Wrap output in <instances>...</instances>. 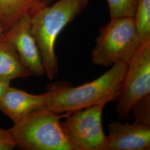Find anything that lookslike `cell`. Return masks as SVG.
I'll list each match as a JSON object with an SVG mask.
<instances>
[{
  "mask_svg": "<svg viewBox=\"0 0 150 150\" xmlns=\"http://www.w3.org/2000/svg\"><path fill=\"white\" fill-rule=\"evenodd\" d=\"M90 0H58L31 17V29L38 44L45 74L52 80L59 72L55 45L60 33L86 9Z\"/></svg>",
  "mask_w": 150,
  "mask_h": 150,
  "instance_id": "7a4b0ae2",
  "label": "cell"
},
{
  "mask_svg": "<svg viewBox=\"0 0 150 150\" xmlns=\"http://www.w3.org/2000/svg\"><path fill=\"white\" fill-rule=\"evenodd\" d=\"M131 113L134 118V122L150 126V94L135 102Z\"/></svg>",
  "mask_w": 150,
  "mask_h": 150,
  "instance_id": "5bb4252c",
  "label": "cell"
},
{
  "mask_svg": "<svg viewBox=\"0 0 150 150\" xmlns=\"http://www.w3.org/2000/svg\"><path fill=\"white\" fill-rule=\"evenodd\" d=\"M54 0H0V26L5 32L25 15L31 16Z\"/></svg>",
  "mask_w": 150,
  "mask_h": 150,
  "instance_id": "30bf717a",
  "label": "cell"
},
{
  "mask_svg": "<svg viewBox=\"0 0 150 150\" xmlns=\"http://www.w3.org/2000/svg\"><path fill=\"white\" fill-rule=\"evenodd\" d=\"M111 18L134 17L138 0H106Z\"/></svg>",
  "mask_w": 150,
  "mask_h": 150,
  "instance_id": "4fadbf2b",
  "label": "cell"
},
{
  "mask_svg": "<svg viewBox=\"0 0 150 150\" xmlns=\"http://www.w3.org/2000/svg\"><path fill=\"white\" fill-rule=\"evenodd\" d=\"M32 76L22 63L15 49L4 40L0 41V80H12Z\"/></svg>",
  "mask_w": 150,
  "mask_h": 150,
  "instance_id": "8fae6325",
  "label": "cell"
},
{
  "mask_svg": "<svg viewBox=\"0 0 150 150\" xmlns=\"http://www.w3.org/2000/svg\"><path fill=\"white\" fill-rule=\"evenodd\" d=\"M46 100V93L33 95L10 86L0 100V110L17 123L33 111L45 108Z\"/></svg>",
  "mask_w": 150,
  "mask_h": 150,
  "instance_id": "9c48e42d",
  "label": "cell"
},
{
  "mask_svg": "<svg viewBox=\"0 0 150 150\" xmlns=\"http://www.w3.org/2000/svg\"><path fill=\"white\" fill-rule=\"evenodd\" d=\"M134 20L142 41L150 39V0H138Z\"/></svg>",
  "mask_w": 150,
  "mask_h": 150,
  "instance_id": "7c38bea8",
  "label": "cell"
},
{
  "mask_svg": "<svg viewBox=\"0 0 150 150\" xmlns=\"http://www.w3.org/2000/svg\"><path fill=\"white\" fill-rule=\"evenodd\" d=\"M2 33H3V30H2V28H1V27L0 26V41L2 40Z\"/></svg>",
  "mask_w": 150,
  "mask_h": 150,
  "instance_id": "e0dca14e",
  "label": "cell"
},
{
  "mask_svg": "<svg viewBox=\"0 0 150 150\" xmlns=\"http://www.w3.org/2000/svg\"><path fill=\"white\" fill-rule=\"evenodd\" d=\"M150 94V39L142 41L131 59L121 83L115 110L118 119L127 120L132 107Z\"/></svg>",
  "mask_w": 150,
  "mask_h": 150,
  "instance_id": "8992f818",
  "label": "cell"
},
{
  "mask_svg": "<svg viewBox=\"0 0 150 150\" xmlns=\"http://www.w3.org/2000/svg\"><path fill=\"white\" fill-rule=\"evenodd\" d=\"M108 129L106 150L150 149V126L113 121Z\"/></svg>",
  "mask_w": 150,
  "mask_h": 150,
  "instance_id": "ba28073f",
  "label": "cell"
},
{
  "mask_svg": "<svg viewBox=\"0 0 150 150\" xmlns=\"http://www.w3.org/2000/svg\"><path fill=\"white\" fill-rule=\"evenodd\" d=\"M141 43L132 17L111 18L99 30L91 61L95 65L105 67L129 63Z\"/></svg>",
  "mask_w": 150,
  "mask_h": 150,
  "instance_id": "277c9868",
  "label": "cell"
},
{
  "mask_svg": "<svg viewBox=\"0 0 150 150\" xmlns=\"http://www.w3.org/2000/svg\"><path fill=\"white\" fill-rule=\"evenodd\" d=\"M128 64L117 63L96 79L80 86L64 83L50 85L46 92L45 108L62 114L116 100Z\"/></svg>",
  "mask_w": 150,
  "mask_h": 150,
  "instance_id": "6da1fadb",
  "label": "cell"
},
{
  "mask_svg": "<svg viewBox=\"0 0 150 150\" xmlns=\"http://www.w3.org/2000/svg\"><path fill=\"white\" fill-rule=\"evenodd\" d=\"M105 105H93L66 113L61 126L72 150H106V136L102 128Z\"/></svg>",
  "mask_w": 150,
  "mask_h": 150,
  "instance_id": "5b68a950",
  "label": "cell"
},
{
  "mask_svg": "<svg viewBox=\"0 0 150 150\" xmlns=\"http://www.w3.org/2000/svg\"><path fill=\"white\" fill-rule=\"evenodd\" d=\"M31 17L25 15L9 29L3 32L2 38L14 47L22 63L32 75L45 74L39 48L31 29Z\"/></svg>",
  "mask_w": 150,
  "mask_h": 150,
  "instance_id": "52a82bcc",
  "label": "cell"
},
{
  "mask_svg": "<svg viewBox=\"0 0 150 150\" xmlns=\"http://www.w3.org/2000/svg\"><path fill=\"white\" fill-rule=\"evenodd\" d=\"M66 113L45 108L27 115L10 129L16 147L27 150H72L61 126Z\"/></svg>",
  "mask_w": 150,
  "mask_h": 150,
  "instance_id": "3957f363",
  "label": "cell"
},
{
  "mask_svg": "<svg viewBox=\"0 0 150 150\" xmlns=\"http://www.w3.org/2000/svg\"><path fill=\"white\" fill-rule=\"evenodd\" d=\"M10 86V82L0 80V100L4 96L7 88Z\"/></svg>",
  "mask_w": 150,
  "mask_h": 150,
  "instance_id": "2e32d148",
  "label": "cell"
},
{
  "mask_svg": "<svg viewBox=\"0 0 150 150\" xmlns=\"http://www.w3.org/2000/svg\"><path fill=\"white\" fill-rule=\"evenodd\" d=\"M16 147L10 129L0 128V150H11Z\"/></svg>",
  "mask_w": 150,
  "mask_h": 150,
  "instance_id": "9a60e30c",
  "label": "cell"
}]
</instances>
